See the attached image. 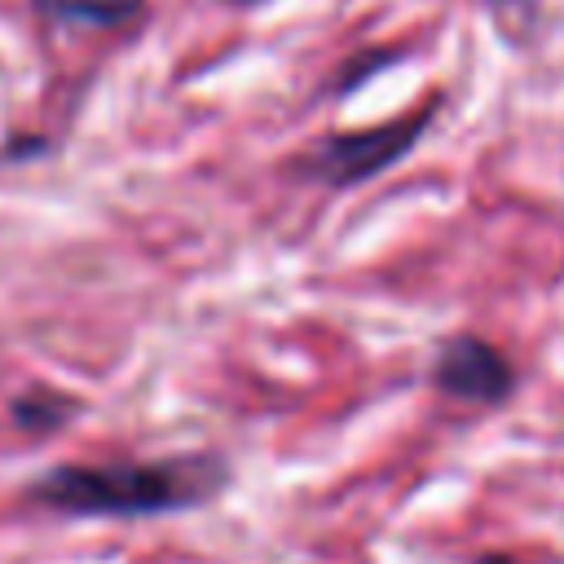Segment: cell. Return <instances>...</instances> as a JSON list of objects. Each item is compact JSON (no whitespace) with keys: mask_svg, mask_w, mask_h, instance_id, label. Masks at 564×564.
<instances>
[{"mask_svg":"<svg viewBox=\"0 0 564 564\" xmlns=\"http://www.w3.org/2000/svg\"><path fill=\"white\" fill-rule=\"evenodd\" d=\"M229 480L216 454H181L159 463H75L31 485V498L66 516H159L207 502Z\"/></svg>","mask_w":564,"mask_h":564,"instance_id":"1","label":"cell"},{"mask_svg":"<svg viewBox=\"0 0 564 564\" xmlns=\"http://www.w3.org/2000/svg\"><path fill=\"white\" fill-rule=\"evenodd\" d=\"M423 128H427V115H410L401 123H383V128H366V132H335V137H326L313 150L308 172L317 181H326V185L370 181L375 172H383L388 163H397L419 141Z\"/></svg>","mask_w":564,"mask_h":564,"instance_id":"2","label":"cell"},{"mask_svg":"<svg viewBox=\"0 0 564 564\" xmlns=\"http://www.w3.org/2000/svg\"><path fill=\"white\" fill-rule=\"evenodd\" d=\"M432 383L467 405H498L516 388V366L502 348H494L480 335H454L441 344L432 361Z\"/></svg>","mask_w":564,"mask_h":564,"instance_id":"3","label":"cell"},{"mask_svg":"<svg viewBox=\"0 0 564 564\" xmlns=\"http://www.w3.org/2000/svg\"><path fill=\"white\" fill-rule=\"evenodd\" d=\"M145 0H35V9L53 22L75 26H123L141 13Z\"/></svg>","mask_w":564,"mask_h":564,"instance_id":"4","label":"cell"},{"mask_svg":"<svg viewBox=\"0 0 564 564\" xmlns=\"http://www.w3.org/2000/svg\"><path fill=\"white\" fill-rule=\"evenodd\" d=\"M13 423L26 427V432H53L62 427L70 414H75V401L70 397H57V392H31L22 401H13Z\"/></svg>","mask_w":564,"mask_h":564,"instance_id":"5","label":"cell"},{"mask_svg":"<svg viewBox=\"0 0 564 564\" xmlns=\"http://www.w3.org/2000/svg\"><path fill=\"white\" fill-rule=\"evenodd\" d=\"M485 4H494V9H511V13H524V9H533V0H485Z\"/></svg>","mask_w":564,"mask_h":564,"instance_id":"6","label":"cell"},{"mask_svg":"<svg viewBox=\"0 0 564 564\" xmlns=\"http://www.w3.org/2000/svg\"><path fill=\"white\" fill-rule=\"evenodd\" d=\"M476 564H516V560H511V555H480Z\"/></svg>","mask_w":564,"mask_h":564,"instance_id":"7","label":"cell"}]
</instances>
